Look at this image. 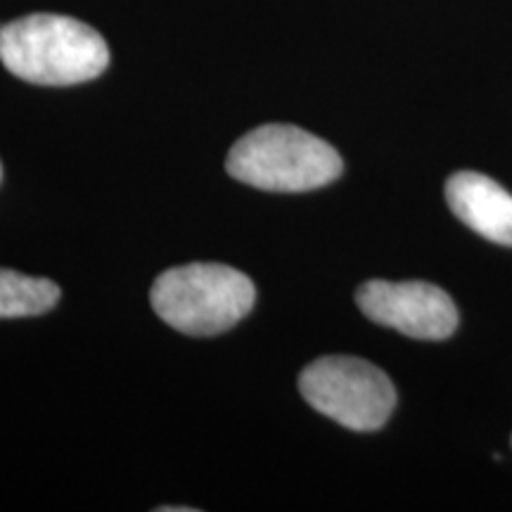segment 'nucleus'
Listing matches in <instances>:
<instances>
[{
    "instance_id": "4",
    "label": "nucleus",
    "mask_w": 512,
    "mask_h": 512,
    "mask_svg": "<svg viewBox=\"0 0 512 512\" xmlns=\"http://www.w3.org/2000/svg\"><path fill=\"white\" fill-rule=\"evenodd\" d=\"M299 392L325 418L354 432L380 430L396 406L392 380L354 356H323L299 375Z\"/></svg>"
},
{
    "instance_id": "3",
    "label": "nucleus",
    "mask_w": 512,
    "mask_h": 512,
    "mask_svg": "<svg viewBox=\"0 0 512 512\" xmlns=\"http://www.w3.org/2000/svg\"><path fill=\"white\" fill-rule=\"evenodd\" d=\"M166 325L192 337L221 335L252 311L256 287L238 268L188 264L164 271L150 292Z\"/></svg>"
},
{
    "instance_id": "6",
    "label": "nucleus",
    "mask_w": 512,
    "mask_h": 512,
    "mask_svg": "<svg viewBox=\"0 0 512 512\" xmlns=\"http://www.w3.org/2000/svg\"><path fill=\"white\" fill-rule=\"evenodd\" d=\"M446 202L477 235L512 247V195L494 178L477 171L453 174L446 183Z\"/></svg>"
},
{
    "instance_id": "1",
    "label": "nucleus",
    "mask_w": 512,
    "mask_h": 512,
    "mask_svg": "<svg viewBox=\"0 0 512 512\" xmlns=\"http://www.w3.org/2000/svg\"><path fill=\"white\" fill-rule=\"evenodd\" d=\"M0 62L36 86H76L105 72L110 48L79 19L38 12L0 24Z\"/></svg>"
},
{
    "instance_id": "2",
    "label": "nucleus",
    "mask_w": 512,
    "mask_h": 512,
    "mask_svg": "<svg viewBox=\"0 0 512 512\" xmlns=\"http://www.w3.org/2000/svg\"><path fill=\"white\" fill-rule=\"evenodd\" d=\"M226 171L235 181L268 192H309L342 174L330 143L299 126L266 124L230 147Z\"/></svg>"
},
{
    "instance_id": "8",
    "label": "nucleus",
    "mask_w": 512,
    "mask_h": 512,
    "mask_svg": "<svg viewBox=\"0 0 512 512\" xmlns=\"http://www.w3.org/2000/svg\"><path fill=\"white\" fill-rule=\"evenodd\" d=\"M0 178H3V166H0Z\"/></svg>"
},
{
    "instance_id": "5",
    "label": "nucleus",
    "mask_w": 512,
    "mask_h": 512,
    "mask_svg": "<svg viewBox=\"0 0 512 512\" xmlns=\"http://www.w3.org/2000/svg\"><path fill=\"white\" fill-rule=\"evenodd\" d=\"M358 309L366 318L413 339H446L458 328L453 299L432 283L370 280L356 292Z\"/></svg>"
},
{
    "instance_id": "7",
    "label": "nucleus",
    "mask_w": 512,
    "mask_h": 512,
    "mask_svg": "<svg viewBox=\"0 0 512 512\" xmlns=\"http://www.w3.org/2000/svg\"><path fill=\"white\" fill-rule=\"evenodd\" d=\"M60 294L53 280L0 268V318L41 316L60 302Z\"/></svg>"
}]
</instances>
